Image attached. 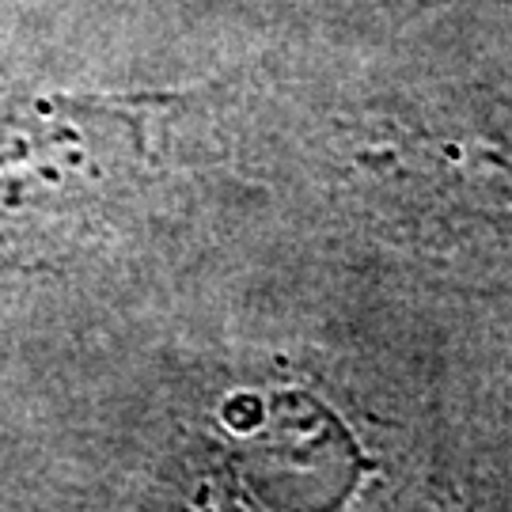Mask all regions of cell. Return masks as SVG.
Instances as JSON below:
<instances>
[{
	"label": "cell",
	"instance_id": "1",
	"mask_svg": "<svg viewBox=\"0 0 512 512\" xmlns=\"http://www.w3.org/2000/svg\"><path fill=\"white\" fill-rule=\"evenodd\" d=\"M122 122L69 103H42L0 118V217L73 209L122 160Z\"/></svg>",
	"mask_w": 512,
	"mask_h": 512
}]
</instances>
